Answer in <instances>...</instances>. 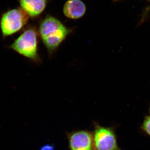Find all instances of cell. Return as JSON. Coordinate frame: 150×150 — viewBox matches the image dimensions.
Here are the masks:
<instances>
[{"label": "cell", "mask_w": 150, "mask_h": 150, "mask_svg": "<svg viewBox=\"0 0 150 150\" xmlns=\"http://www.w3.org/2000/svg\"><path fill=\"white\" fill-rule=\"evenodd\" d=\"M40 34L43 43L50 54L56 51L69 34L70 30L59 20L47 17L41 23Z\"/></svg>", "instance_id": "1"}, {"label": "cell", "mask_w": 150, "mask_h": 150, "mask_svg": "<svg viewBox=\"0 0 150 150\" xmlns=\"http://www.w3.org/2000/svg\"><path fill=\"white\" fill-rule=\"evenodd\" d=\"M37 33L33 29H29L15 40L10 48L19 54L33 61H38Z\"/></svg>", "instance_id": "2"}, {"label": "cell", "mask_w": 150, "mask_h": 150, "mask_svg": "<svg viewBox=\"0 0 150 150\" xmlns=\"http://www.w3.org/2000/svg\"><path fill=\"white\" fill-rule=\"evenodd\" d=\"M94 150H122L119 147L115 130L112 127H103L94 123Z\"/></svg>", "instance_id": "3"}, {"label": "cell", "mask_w": 150, "mask_h": 150, "mask_svg": "<svg viewBox=\"0 0 150 150\" xmlns=\"http://www.w3.org/2000/svg\"><path fill=\"white\" fill-rule=\"evenodd\" d=\"M28 16L23 10L15 9L7 12L1 19V28L4 37L18 32L25 25Z\"/></svg>", "instance_id": "4"}, {"label": "cell", "mask_w": 150, "mask_h": 150, "mask_svg": "<svg viewBox=\"0 0 150 150\" xmlns=\"http://www.w3.org/2000/svg\"><path fill=\"white\" fill-rule=\"evenodd\" d=\"M70 150H94L92 132L88 131L67 133Z\"/></svg>", "instance_id": "5"}, {"label": "cell", "mask_w": 150, "mask_h": 150, "mask_svg": "<svg viewBox=\"0 0 150 150\" xmlns=\"http://www.w3.org/2000/svg\"><path fill=\"white\" fill-rule=\"evenodd\" d=\"M86 11L85 5L81 0H69L65 3L63 8L65 16L72 19L81 18Z\"/></svg>", "instance_id": "6"}, {"label": "cell", "mask_w": 150, "mask_h": 150, "mask_svg": "<svg viewBox=\"0 0 150 150\" xmlns=\"http://www.w3.org/2000/svg\"><path fill=\"white\" fill-rule=\"evenodd\" d=\"M22 8L31 17L38 16L45 9L46 0H19Z\"/></svg>", "instance_id": "7"}, {"label": "cell", "mask_w": 150, "mask_h": 150, "mask_svg": "<svg viewBox=\"0 0 150 150\" xmlns=\"http://www.w3.org/2000/svg\"><path fill=\"white\" fill-rule=\"evenodd\" d=\"M142 129L150 136V115L145 118Z\"/></svg>", "instance_id": "8"}, {"label": "cell", "mask_w": 150, "mask_h": 150, "mask_svg": "<svg viewBox=\"0 0 150 150\" xmlns=\"http://www.w3.org/2000/svg\"><path fill=\"white\" fill-rule=\"evenodd\" d=\"M54 145L51 144H46L41 147L40 150H54Z\"/></svg>", "instance_id": "9"}, {"label": "cell", "mask_w": 150, "mask_h": 150, "mask_svg": "<svg viewBox=\"0 0 150 150\" xmlns=\"http://www.w3.org/2000/svg\"><path fill=\"white\" fill-rule=\"evenodd\" d=\"M115 1H121V0H115ZM147 1H150V0H147Z\"/></svg>", "instance_id": "10"}, {"label": "cell", "mask_w": 150, "mask_h": 150, "mask_svg": "<svg viewBox=\"0 0 150 150\" xmlns=\"http://www.w3.org/2000/svg\"><path fill=\"white\" fill-rule=\"evenodd\" d=\"M150 10V6H149V9H148V10Z\"/></svg>", "instance_id": "11"}, {"label": "cell", "mask_w": 150, "mask_h": 150, "mask_svg": "<svg viewBox=\"0 0 150 150\" xmlns=\"http://www.w3.org/2000/svg\"><path fill=\"white\" fill-rule=\"evenodd\" d=\"M149 110H150V109H149Z\"/></svg>", "instance_id": "12"}]
</instances>
